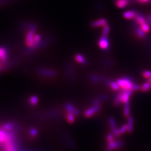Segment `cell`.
<instances>
[{
	"instance_id": "16",
	"label": "cell",
	"mask_w": 151,
	"mask_h": 151,
	"mask_svg": "<svg viewBox=\"0 0 151 151\" xmlns=\"http://www.w3.org/2000/svg\"><path fill=\"white\" fill-rule=\"evenodd\" d=\"M115 5L119 9H123L129 5L130 0H115Z\"/></svg>"
},
{
	"instance_id": "29",
	"label": "cell",
	"mask_w": 151,
	"mask_h": 151,
	"mask_svg": "<svg viewBox=\"0 0 151 151\" xmlns=\"http://www.w3.org/2000/svg\"><path fill=\"white\" fill-rule=\"evenodd\" d=\"M116 138V137L114 136L113 133H108V135H106V140L107 142H110L111 140H114Z\"/></svg>"
},
{
	"instance_id": "7",
	"label": "cell",
	"mask_w": 151,
	"mask_h": 151,
	"mask_svg": "<svg viewBox=\"0 0 151 151\" xmlns=\"http://www.w3.org/2000/svg\"><path fill=\"white\" fill-rule=\"evenodd\" d=\"M99 47L103 50H107L110 47V42L108 36L101 35L98 41Z\"/></svg>"
},
{
	"instance_id": "22",
	"label": "cell",
	"mask_w": 151,
	"mask_h": 151,
	"mask_svg": "<svg viewBox=\"0 0 151 151\" xmlns=\"http://www.w3.org/2000/svg\"><path fill=\"white\" fill-rule=\"evenodd\" d=\"M135 34H137V36L139 38L143 39L145 38L146 37V32H145L140 27H137L135 29Z\"/></svg>"
},
{
	"instance_id": "31",
	"label": "cell",
	"mask_w": 151,
	"mask_h": 151,
	"mask_svg": "<svg viewBox=\"0 0 151 151\" xmlns=\"http://www.w3.org/2000/svg\"><path fill=\"white\" fill-rule=\"evenodd\" d=\"M140 90V86H139V85H138V84H135V83H134V85H133V88H132V91L133 92L137 91H139V90Z\"/></svg>"
},
{
	"instance_id": "10",
	"label": "cell",
	"mask_w": 151,
	"mask_h": 151,
	"mask_svg": "<svg viewBox=\"0 0 151 151\" xmlns=\"http://www.w3.org/2000/svg\"><path fill=\"white\" fill-rule=\"evenodd\" d=\"M109 124L110 128L111 129V133H113L114 136L117 138V131H118V127H117V124L116 123V121L113 117L110 116L109 118Z\"/></svg>"
},
{
	"instance_id": "8",
	"label": "cell",
	"mask_w": 151,
	"mask_h": 151,
	"mask_svg": "<svg viewBox=\"0 0 151 151\" xmlns=\"http://www.w3.org/2000/svg\"><path fill=\"white\" fill-rule=\"evenodd\" d=\"M38 72L40 75L45 77L52 78L57 76V72L55 70L49 68H41L39 70Z\"/></svg>"
},
{
	"instance_id": "26",
	"label": "cell",
	"mask_w": 151,
	"mask_h": 151,
	"mask_svg": "<svg viewBox=\"0 0 151 151\" xmlns=\"http://www.w3.org/2000/svg\"><path fill=\"white\" fill-rule=\"evenodd\" d=\"M139 27L146 33H148V32H150L151 27L150 26V25L147 22H145V23H144L143 24H142V25H140Z\"/></svg>"
},
{
	"instance_id": "27",
	"label": "cell",
	"mask_w": 151,
	"mask_h": 151,
	"mask_svg": "<svg viewBox=\"0 0 151 151\" xmlns=\"http://www.w3.org/2000/svg\"><path fill=\"white\" fill-rule=\"evenodd\" d=\"M39 132L37 129L36 128H31L29 130V135L32 138H34L38 137Z\"/></svg>"
},
{
	"instance_id": "2",
	"label": "cell",
	"mask_w": 151,
	"mask_h": 151,
	"mask_svg": "<svg viewBox=\"0 0 151 151\" xmlns=\"http://www.w3.org/2000/svg\"><path fill=\"white\" fill-rule=\"evenodd\" d=\"M101 108V101L99 99H95L92 102V105L86 109L84 111V116L86 118H91L99 113Z\"/></svg>"
},
{
	"instance_id": "21",
	"label": "cell",
	"mask_w": 151,
	"mask_h": 151,
	"mask_svg": "<svg viewBox=\"0 0 151 151\" xmlns=\"http://www.w3.org/2000/svg\"><path fill=\"white\" fill-rule=\"evenodd\" d=\"M39 97L35 95L32 96L29 99V104L30 105H31L32 106L37 105L39 103Z\"/></svg>"
},
{
	"instance_id": "28",
	"label": "cell",
	"mask_w": 151,
	"mask_h": 151,
	"mask_svg": "<svg viewBox=\"0 0 151 151\" xmlns=\"http://www.w3.org/2000/svg\"><path fill=\"white\" fill-rule=\"evenodd\" d=\"M142 76L147 79L151 78V70H144L142 72Z\"/></svg>"
},
{
	"instance_id": "4",
	"label": "cell",
	"mask_w": 151,
	"mask_h": 151,
	"mask_svg": "<svg viewBox=\"0 0 151 151\" xmlns=\"http://www.w3.org/2000/svg\"><path fill=\"white\" fill-rule=\"evenodd\" d=\"M36 29L35 27H32L29 28L28 30L26 35H25V45L26 46L29 48L32 49V47L34 45V37L36 34Z\"/></svg>"
},
{
	"instance_id": "24",
	"label": "cell",
	"mask_w": 151,
	"mask_h": 151,
	"mask_svg": "<svg viewBox=\"0 0 151 151\" xmlns=\"http://www.w3.org/2000/svg\"><path fill=\"white\" fill-rule=\"evenodd\" d=\"M15 128V125L11 123H7L6 124H4L2 126V128H4V129L8 130V131H11L14 129V128Z\"/></svg>"
},
{
	"instance_id": "6",
	"label": "cell",
	"mask_w": 151,
	"mask_h": 151,
	"mask_svg": "<svg viewBox=\"0 0 151 151\" xmlns=\"http://www.w3.org/2000/svg\"><path fill=\"white\" fill-rule=\"evenodd\" d=\"M9 53L7 48L5 47H0V63L6 65L9 60Z\"/></svg>"
},
{
	"instance_id": "15",
	"label": "cell",
	"mask_w": 151,
	"mask_h": 151,
	"mask_svg": "<svg viewBox=\"0 0 151 151\" xmlns=\"http://www.w3.org/2000/svg\"><path fill=\"white\" fill-rule=\"evenodd\" d=\"M130 113H131V110H130V103L129 101L127 103H124L123 114L125 118H128L129 116H130Z\"/></svg>"
},
{
	"instance_id": "13",
	"label": "cell",
	"mask_w": 151,
	"mask_h": 151,
	"mask_svg": "<svg viewBox=\"0 0 151 151\" xmlns=\"http://www.w3.org/2000/svg\"><path fill=\"white\" fill-rule=\"evenodd\" d=\"M105 82L114 91L118 92L120 90V88L116 81H110L107 80Z\"/></svg>"
},
{
	"instance_id": "18",
	"label": "cell",
	"mask_w": 151,
	"mask_h": 151,
	"mask_svg": "<svg viewBox=\"0 0 151 151\" xmlns=\"http://www.w3.org/2000/svg\"><path fill=\"white\" fill-rule=\"evenodd\" d=\"M76 117L77 116L73 114L68 113V112H65V118L67 122L69 124H73V123H74L75 122Z\"/></svg>"
},
{
	"instance_id": "14",
	"label": "cell",
	"mask_w": 151,
	"mask_h": 151,
	"mask_svg": "<svg viewBox=\"0 0 151 151\" xmlns=\"http://www.w3.org/2000/svg\"><path fill=\"white\" fill-rule=\"evenodd\" d=\"M126 124L128 126V132L129 133H132L134 129V120L132 116L130 115L127 118V122Z\"/></svg>"
},
{
	"instance_id": "25",
	"label": "cell",
	"mask_w": 151,
	"mask_h": 151,
	"mask_svg": "<svg viewBox=\"0 0 151 151\" xmlns=\"http://www.w3.org/2000/svg\"><path fill=\"white\" fill-rule=\"evenodd\" d=\"M103 30H102V35L105 36H108L110 31V27L109 25L107 24L103 27Z\"/></svg>"
},
{
	"instance_id": "1",
	"label": "cell",
	"mask_w": 151,
	"mask_h": 151,
	"mask_svg": "<svg viewBox=\"0 0 151 151\" xmlns=\"http://www.w3.org/2000/svg\"><path fill=\"white\" fill-rule=\"evenodd\" d=\"M133 91L131 90H123L121 89L114 100V105L118 106L122 104H124L129 101L132 95Z\"/></svg>"
},
{
	"instance_id": "32",
	"label": "cell",
	"mask_w": 151,
	"mask_h": 151,
	"mask_svg": "<svg viewBox=\"0 0 151 151\" xmlns=\"http://www.w3.org/2000/svg\"><path fill=\"white\" fill-rule=\"evenodd\" d=\"M146 18V22L150 25V26L151 27V14H149Z\"/></svg>"
},
{
	"instance_id": "3",
	"label": "cell",
	"mask_w": 151,
	"mask_h": 151,
	"mask_svg": "<svg viewBox=\"0 0 151 151\" xmlns=\"http://www.w3.org/2000/svg\"><path fill=\"white\" fill-rule=\"evenodd\" d=\"M116 81L119 85L120 89L123 90H132V88L134 84L132 79L128 77H122L118 78Z\"/></svg>"
},
{
	"instance_id": "9",
	"label": "cell",
	"mask_w": 151,
	"mask_h": 151,
	"mask_svg": "<svg viewBox=\"0 0 151 151\" xmlns=\"http://www.w3.org/2000/svg\"><path fill=\"white\" fill-rule=\"evenodd\" d=\"M65 112L73 114L76 116H78L80 114V110L71 103H66L65 104Z\"/></svg>"
},
{
	"instance_id": "12",
	"label": "cell",
	"mask_w": 151,
	"mask_h": 151,
	"mask_svg": "<svg viewBox=\"0 0 151 151\" xmlns=\"http://www.w3.org/2000/svg\"><path fill=\"white\" fill-rule=\"evenodd\" d=\"M138 12L135 10H128L125 11L123 13V17L127 20H132L134 19Z\"/></svg>"
},
{
	"instance_id": "5",
	"label": "cell",
	"mask_w": 151,
	"mask_h": 151,
	"mask_svg": "<svg viewBox=\"0 0 151 151\" xmlns=\"http://www.w3.org/2000/svg\"><path fill=\"white\" fill-rule=\"evenodd\" d=\"M124 145L123 140H116V138L110 142H107V145L106 146V151H114L118 150Z\"/></svg>"
},
{
	"instance_id": "33",
	"label": "cell",
	"mask_w": 151,
	"mask_h": 151,
	"mask_svg": "<svg viewBox=\"0 0 151 151\" xmlns=\"http://www.w3.org/2000/svg\"><path fill=\"white\" fill-rule=\"evenodd\" d=\"M148 81H149L150 83H151V78H150L148 79Z\"/></svg>"
},
{
	"instance_id": "23",
	"label": "cell",
	"mask_w": 151,
	"mask_h": 151,
	"mask_svg": "<svg viewBox=\"0 0 151 151\" xmlns=\"http://www.w3.org/2000/svg\"><path fill=\"white\" fill-rule=\"evenodd\" d=\"M151 89V83L149 81L145 82L142 84V85L140 86V90L142 92L149 91Z\"/></svg>"
},
{
	"instance_id": "17",
	"label": "cell",
	"mask_w": 151,
	"mask_h": 151,
	"mask_svg": "<svg viewBox=\"0 0 151 151\" xmlns=\"http://www.w3.org/2000/svg\"><path fill=\"white\" fill-rule=\"evenodd\" d=\"M134 20H135V22L137 23V24L139 26L142 25V24H143L144 23L147 22L145 16L141 14H138V13L135 17Z\"/></svg>"
},
{
	"instance_id": "19",
	"label": "cell",
	"mask_w": 151,
	"mask_h": 151,
	"mask_svg": "<svg viewBox=\"0 0 151 151\" xmlns=\"http://www.w3.org/2000/svg\"><path fill=\"white\" fill-rule=\"evenodd\" d=\"M128 132V126L127 124H123L118 128L117 131V138Z\"/></svg>"
},
{
	"instance_id": "20",
	"label": "cell",
	"mask_w": 151,
	"mask_h": 151,
	"mask_svg": "<svg viewBox=\"0 0 151 151\" xmlns=\"http://www.w3.org/2000/svg\"><path fill=\"white\" fill-rule=\"evenodd\" d=\"M75 60L76 61L81 64V65H86L87 63V60L86 58L81 54H77L75 56Z\"/></svg>"
},
{
	"instance_id": "11",
	"label": "cell",
	"mask_w": 151,
	"mask_h": 151,
	"mask_svg": "<svg viewBox=\"0 0 151 151\" xmlns=\"http://www.w3.org/2000/svg\"><path fill=\"white\" fill-rule=\"evenodd\" d=\"M108 24V21L105 19H97L95 21H93L91 23L92 27L94 28H97V27H103L104 25Z\"/></svg>"
},
{
	"instance_id": "30",
	"label": "cell",
	"mask_w": 151,
	"mask_h": 151,
	"mask_svg": "<svg viewBox=\"0 0 151 151\" xmlns=\"http://www.w3.org/2000/svg\"><path fill=\"white\" fill-rule=\"evenodd\" d=\"M90 79H91L92 82H95V83L99 82V81L100 80V78L97 75H92Z\"/></svg>"
}]
</instances>
